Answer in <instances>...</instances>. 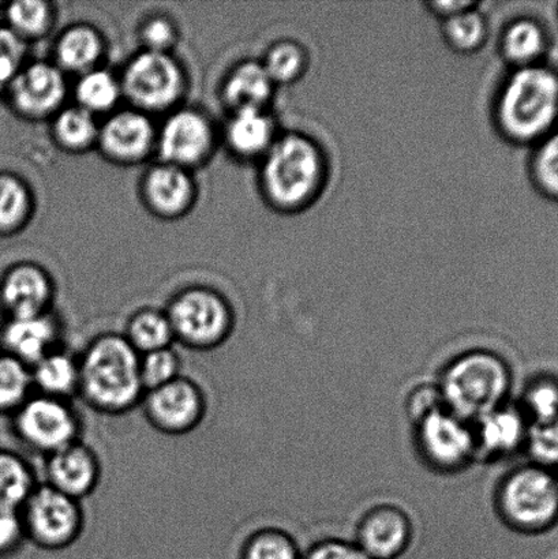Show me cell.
<instances>
[{"instance_id": "cell-9", "label": "cell", "mask_w": 558, "mask_h": 559, "mask_svg": "<svg viewBox=\"0 0 558 559\" xmlns=\"http://www.w3.org/2000/svg\"><path fill=\"white\" fill-rule=\"evenodd\" d=\"M26 538L44 550H64L80 538L84 513L80 501L48 485L37 486L21 511Z\"/></svg>"}, {"instance_id": "cell-33", "label": "cell", "mask_w": 558, "mask_h": 559, "mask_svg": "<svg viewBox=\"0 0 558 559\" xmlns=\"http://www.w3.org/2000/svg\"><path fill=\"white\" fill-rule=\"evenodd\" d=\"M442 29L450 47L462 53L478 51L488 38V22L478 8L446 19Z\"/></svg>"}, {"instance_id": "cell-43", "label": "cell", "mask_w": 558, "mask_h": 559, "mask_svg": "<svg viewBox=\"0 0 558 559\" xmlns=\"http://www.w3.org/2000/svg\"><path fill=\"white\" fill-rule=\"evenodd\" d=\"M302 559H371L357 544L328 539L314 545Z\"/></svg>"}, {"instance_id": "cell-24", "label": "cell", "mask_w": 558, "mask_h": 559, "mask_svg": "<svg viewBox=\"0 0 558 559\" xmlns=\"http://www.w3.org/2000/svg\"><path fill=\"white\" fill-rule=\"evenodd\" d=\"M33 388L46 396L69 400L80 391V360L55 349L31 367Z\"/></svg>"}, {"instance_id": "cell-26", "label": "cell", "mask_w": 558, "mask_h": 559, "mask_svg": "<svg viewBox=\"0 0 558 559\" xmlns=\"http://www.w3.org/2000/svg\"><path fill=\"white\" fill-rule=\"evenodd\" d=\"M501 53L517 69L537 64L546 48V36L537 21L522 19L511 22L502 32Z\"/></svg>"}, {"instance_id": "cell-11", "label": "cell", "mask_w": 558, "mask_h": 559, "mask_svg": "<svg viewBox=\"0 0 558 559\" xmlns=\"http://www.w3.org/2000/svg\"><path fill=\"white\" fill-rule=\"evenodd\" d=\"M141 405L151 426L168 436H183L195 430L206 413L204 392L182 376L146 392Z\"/></svg>"}, {"instance_id": "cell-46", "label": "cell", "mask_w": 558, "mask_h": 559, "mask_svg": "<svg viewBox=\"0 0 558 559\" xmlns=\"http://www.w3.org/2000/svg\"><path fill=\"white\" fill-rule=\"evenodd\" d=\"M556 475H557V480H558V471H556Z\"/></svg>"}, {"instance_id": "cell-20", "label": "cell", "mask_w": 558, "mask_h": 559, "mask_svg": "<svg viewBox=\"0 0 558 559\" xmlns=\"http://www.w3.org/2000/svg\"><path fill=\"white\" fill-rule=\"evenodd\" d=\"M60 325L51 312L25 318H5L0 326V350L26 366H35L58 349Z\"/></svg>"}, {"instance_id": "cell-41", "label": "cell", "mask_w": 558, "mask_h": 559, "mask_svg": "<svg viewBox=\"0 0 558 559\" xmlns=\"http://www.w3.org/2000/svg\"><path fill=\"white\" fill-rule=\"evenodd\" d=\"M141 41L145 51L168 52L177 41V29L171 20L163 15L152 16L141 27Z\"/></svg>"}, {"instance_id": "cell-15", "label": "cell", "mask_w": 558, "mask_h": 559, "mask_svg": "<svg viewBox=\"0 0 558 559\" xmlns=\"http://www.w3.org/2000/svg\"><path fill=\"white\" fill-rule=\"evenodd\" d=\"M54 283L43 267L19 264L0 280V307L5 318L47 314L54 299Z\"/></svg>"}, {"instance_id": "cell-23", "label": "cell", "mask_w": 558, "mask_h": 559, "mask_svg": "<svg viewBox=\"0 0 558 559\" xmlns=\"http://www.w3.org/2000/svg\"><path fill=\"white\" fill-rule=\"evenodd\" d=\"M104 52V41L95 27L79 24L69 27L55 46L57 66L62 71L79 75L97 68Z\"/></svg>"}, {"instance_id": "cell-13", "label": "cell", "mask_w": 558, "mask_h": 559, "mask_svg": "<svg viewBox=\"0 0 558 559\" xmlns=\"http://www.w3.org/2000/svg\"><path fill=\"white\" fill-rule=\"evenodd\" d=\"M5 87L14 111L33 120L55 117L68 95L63 71L47 62L24 64Z\"/></svg>"}, {"instance_id": "cell-4", "label": "cell", "mask_w": 558, "mask_h": 559, "mask_svg": "<svg viewBox=\"0 0 558 559\" xmlns=\"http://www.w3.org/2000/svg\"><path fill=\"white\" fill-rule=\"evenodd\" d=\"M437 388L450 413L475 424L508 403L512 371L500 355L486 349L468 350L446 367Z\"/></svg>"}, {"instance_id": "cell-25", "label": "cell", "mask_w": 558, "mask_h": 559, "mask_svg": "<svg viewBox=\"0 0 558 559\" xmlns=\"http://www.w3.org/2000/svg\"><path fill=\"white\" fill-rule=\"evenodd\" d=\"M37 486L29 463L20 454L0 449V512L21 513Z\"/></svg>"}, {"instance_id": "cell-31", "label": "cell", "mask_w": 558, "mask_h": 559, "mask_svg": "<svg viewBox=\"0 0 558 559\" xmlns=\"http://www.w3.org/2000/svg\"><path fill=\"white\" fill-rule=\"evenodd\" d=\"M33 389L31 367L0 350V415H14Z\"/></svg>"}, {"instance_id": "cell-45", "label": "cell", "mask_w": 558, "mask_h": 559, "mask_svg": "<svg viewBox=\"0 0 558 559\" xmlns=\"http://www.w3.org/2000/svg\"><path fill=\"white\" fill-rule=\"evenodd\" d=\"M431 11L442 16V20L450 19L452 15L463 13V11L478 8V3L470 2V0H450V2H434L429 4Z\"/></svg>"}, {"instance_id": "cell-16", "label": "cell", "mask_w": 558, "mask_h": 559, "mask_svg": "<svg viewBox=\"0 0 558 559\" xmlns=\"http://www.w3.org/2000/svg\"><path fill=\"white\" fill-rule=\"evenodd\" d=\"M142 199L162 218H178L194 205L197 189L189 169L157 163L147 169L141 183Z\"/></svg>"}, {"instance_id": "cell-35", "label": "cell", "mask_w": 558, "mask_h": 559, "mask_svg": "<svg viewBox=\"0 0 558 559\" xmlns=\"http://www.w3.org/2000/svg\"><path fill=\"white\" fill-rule=\"evenodd\" d=\"M262 66L273 84H293L308 69V53L298 43H276L266 52Z\"/></svg>"}, {"instance_id": "cell-42", "label": "cell", "mask_w": 558, "mask_h": 559, "mask_svg": "<svg viewBox=\"0 0 558 559\" xmlns=\"http://www.w3.org/2000/svg\"><path fill=\"white\" fill-rule=\"evenodd\" d=\"M26 538L21 513L0 512V558L14 556Z\"/></svg>"}, {"instance_id": "cell-36", "label": "cell", "mask_w": 558, "mask_h": 559, "mask_svg": "<svg viewBox=\"0 0 558 559\" xmlns=\"http://www.w3.org/2000/svg\"><path fill=\"white\" fill-rule=\"evenodd\" d=\"M304 555L287 533L277 528L257 531L245 542L240 559H302Z\"/></svg>"}, {"instance_id": "cell-38", "label": "cell", "mask_w": 558, "mask_h": 559, "mask_svg": "<svg viewBox=\"0 0 558 559\" xmlns=\"http://www.w3.org/2000/svg\"><path fill=\"white\" fill-rule=\"evenodd\" d=\"M532 464L558 471V419L530 425L526 447Z\"/></svg>"}, {"instance_id": "cell-5", "label": "cell", "mask_w": 558, "mask_h": 559, "mask_svg": "<svg viewBox=\"0 0 558 559\" xmlns=\"http://www.w3.org/2000/svg\"><path fill=\"white\" fill-rule=\"evenodd\" d=\"M496 506L508 527L518 533H548L558 524V480L555 471L532 463L511 471L497 490Z\"/></svg>"}, {"instance_id": "cell-8", "label": "cell", "mask_w": 558, "mask_h": 559, "mask_svg": "<svg viewBox=\"0 0 558 559\" xmlns=\"http://www.w3.org/2000/svg\"><path fill=\"white\" fill-rule=\"evenodd\" d=\"M415 443L431 469L458 473L477 459L474 427L446 407L431 411L414 421Z\"/></svg>"}, {"instance_id": "cell-10", "label": "cell", "mask_w": 558, "mask_h": 559, "mask_svg": "<svg viewBox=\"0 0 558 559\" xmlns=\"http://www.w3.org/2000/svg\"><path fill=\"white\" fill-rule=\"evenodd\" d=\"M13 416V429L19 440L32 451L47 456L79 441V414L69 400L33 393Z\"/></svg>"}, {"instance_id": "cell-7", "label": "cell", "mask_w": 558, "mask_h": 559, "mask_svg": "<svg viewBox=\"0 0 558 559\" xmlns=\"http://www.w3.org/2000/svg\"><path fill=\"white\" fill-rule=\"evenodd\" d=\"M119 81L131 106L147 115L174 108L186 91L182 66L169 52L144 49L126 66Z\"/></svg>"}, {"instance_id": "cell-19", "label": "cell", "mask_w": 558, "mask_h": 559, "mask_svg": "<svg viewBox=\"0 0 558 559\" xmlns=\"http://www.w3.org/2000/svg\"><path fill=\"white\" fill-rule=\"evenodd\" d=\"M46 473L48 486L81 501L100 484L102 464L90 447L76 441L49 454Z\"/></svg>"}, {"instance_id": "cell-18", "label": "cell", "mask_w": 558, "mask_h": 559, "mask_svg": "<svg viewBox=\"0 0 558 559\" xmlns=\"http://www.w3.org/2000/svg\"><path fill=\"white\" fill-rule=\"evenodd\" d=\"M413 525L396 507L370 509L358 525L357 544L371 559H397L408 549Z\"/></svg>"}, {"instance_id": "cell-39", "label": "cell", "mask_w": 558, "mask_h": 559, "mask_svg": "<svg viewBox=\"0 0 558 559\" xmlns=\"http://www.w3.org/2000/svg\"><path fill=\"white\" fill-rule=\"evenodd\" d=\"M535 183L549 197L558 199V133L539 141L532 162Z\"/></svg>"}, {"instance_id": "cell-14", "label": "cell", "mask_w": 558, "mask_h": 559, "mask_svg": "<svg viewBox=\"0 0 558 559\" xmlns=\"http://www.w3.org/2000/svg\"><path fill=\"white\" fill-rule=\"evenodd\" d=\"M157 131L150 115L135 108L114 112L98 129L97 146L122 166L144 162L156 151Z\"/></svg>"}, {"instance_id": "cell-27", "label": "cell", "mask_w": 558, "mask_h": 559, "mask_svg": "<svg viewBox=\"0 0 558 559\" xmlns=\"http://www.w3.org/2000/svg\"><path fill=\"white\" fill-rule=\"evenodd\" d=\"M123 336L140 355L173 347L175 342L167 312L155 309H141L131 316Z\"/></svg>"}, {"instance_id": "cell-28", "label": "cell", "mask_w": 558, "mask_h": 559, "mask_svg": "<svg viewBox=\"0 0 558 559\" xmlns=\"http://www.w3.org/2000/svg\"><path fill=\"white\" fill-rule=\"evenodd\" d=\"M98 129L95 115L79 106L62 108L55 115L52 134L64 151L81 153L97 145Z\"/></svg>"}, {"instance_id": "cell-30", "label": "cell", "mask_w": 558, "mask_h": 559, "mask_svg": "<svg viewBox=\"0 0 558 559\" xmlns=\"http://www.w3.org/2000/svg\"><path fill=\"white\" fill-rule=\"evenodd\" d=\"M74 91L76 106L93 115L112 111L123 96L119 79L98 68L80 75Z\"/></svg>"}, {"instance_id": "cell-40", "label": "cell", "mask_w": 558, "mask_h": 559, "mask_svg": "<svg viewBox=\"0 0 558 559\" xmlns=\"http://www.w3.org/2000/svg\"><path fill=\"white\" fill-rule=\"evenodd\" d=\"M24 40L8 26L0 27V85L8 86L24 68Z\"/></svg>"}, {"instance_id": "cell-1", "label": "cell", "mask_w": 558, "mask_h": 559, "mask_svg": "<svg viewBox=\"0 0 558 559\" xmlns=\"http://www.w3.org/2000/svg\"><path fill=\"white\" fill-rule=\"evenodd\" d=\"M80 391L85 403L98 413L122 415L140 405L141 355L123 334L104 333L92 340L81 355Z\"/></svg>"}, {"instance_id": "cell-37", "label": "cell", "mask_w": 558, "mask_h": 559, "mask_svg": "<svg viewBox=\"0 0 558 559\" xmlns=\"http://www.w3.org/2000/svg\"><path fill=\"white\" fill-rule=\"evenodd\" d=\"M180 358L173 347L141 355L140 370L145 393L180 377Z\"/></svg>"}, {"instance_id": "cell-17", "label": "cell", "mask_w": 558, "mask_h": 559, "mask_svg": "<svg viewBox=\"0 0 558 559\" xmlns=\"http://www.w3.org/2000/svg\"><path fill=\"white\" fill-rule=\"evenodd\" d=\"M530 420L519 404L506 403L473 424L477 457L504 459L524 451Z\"/></svg>"}, {"instance_id": "cell-32", "label": "cell", "mask_w": 558, "mask_h": 559, "mask_svg": "<svg viewBox=\"0 0 558 559\" xmlns=\"http://www.w3.org/2000/svg\"><path fill=\"white\" fill-rule=\"evenodd\" d=\"M54 16L52 4L43 0H20L5 10L9 29L22 40L46 36L54 25Z\"/></svg>"}, {"instance_id": "cell-21", "label": "cell", "mask_w": 558, "mask_h": 559, "mask_svg": "<svg viewBox=\"0 0 558 559\" xmlns=\"http://www.w3.org/2000/svg\"><path fill=\"white\" fill-rule=\"evenodd\" d=\"M226 140L235 155L262 158L277 140L275 122L265 109H240L229 119Z\"/></svg>"}, {"instance_id": "cell-6", "label": "cell", "mask_w": 558, "mask_h": 559, "mask_svg": "<svg viewBox=\"0 0 558 559\" xmlns=\"http://www.w3.org/2000/svg\"><path fill=\"white\" fill-rule=\"evenodd\" d=\"M175 342L195 350L221 347L231 336L234 312L222 294L191 287L174 296L166 310Z\"/></svg>"}, {"instance_id": "cell-2", "label": "cell", "mask_w": 558, "mask_h": 559, "mask_svg": "<svg viewBox=\"0 0 558 559\" xmlns=\"http://www.w3.org/2000/svg\"><path fill=\"white\" fill-rule=\"evenodd\" d=\"M325 157L309 136H277L262 157L261 189L276 210L299 211L311 204L325 183Z\"/></svg>"}, {"instance_id": "cell-34", "label": "cell", "mask_w": 558, "mask_h": 559, "mask_svg": "<svg viewBox=\"0 0 558 559\" xmlns=\"http://www.w3.org/2000/svg\"><path fill=\"white\" fill-rule=\"evenodd\" d=\"M519 407L532 425L558 419V377H535L524 389Z\"/></svg>"}, {"instance_id": "cell-44", "label": "cell", "mask_w": 558, "mask_h": 559, "mask_svg": "<svg viewBox=\"0 0 558 559\" xmlns=\"http://www.w3.org/2000/svg\"><path fill=\"white\" fill-rule=\"evenodd\" d=\"M408 416L413 424L431 411L444 407L437 385H424L415 389L408 400Z\"/></svg>"}, {"instance_id": "cell-22", "label": "cell", "mask_w": 558, "mask_h": 559, "mask_svg": "<svg viewBox=\"0 0 558 559\" xmlns=\"http://www.w3.org/2000/svg\"><path fill=\"white\" fill-rule=\"evenodd\" d=\"M275 84L268 75L264 66L259 62L239 63L227 75L223 85V100L231 111L240 109H265L270 103Z\"/></svg>"}, {"instance_id": "cell-12", "label": "cell", "mask_w": 558, "mask_h": 559, "mask_svg": "<svg viewBox=\"0 0 558 559\" xmlns=\"http://www.w3.org/2000/svg\"><path fill=\"white\" fill-rule=\"evenodd\" d=\"M215 146V130L205 114L179 108L158 130L156 152L161 162L190 169L207 162Z\"/></svg>"}, {"instance_id": "cell-3", "label": "cell", "mask_w": 558, "mask_h": 559, "mask_svg": "<svg viewBox=\"0 0 558 559\" xmlns=\"http://www.w3.org/2000/svg\"><path fill=\"white\" fill-rule=\"evenodd\" d=\"M495 117L517 144L544 140L558 119V76L538 64L517 69L497 95Z\"/></svg>"}, {"instance_id": "cell-29", "label": "cell", "mask_w": 558, "mask_h": 559, "mask_svg": "<svg viewBox=\"0 0 558 559\" xmlns=\"http://www.w3.org/2000/svg\"><path fill=\"white\" fill-rule=\"evenodd\" d=\"M33 212L31 189L14 174L0 173V235L21 231Z\"/></svg>"}]
</instances>
